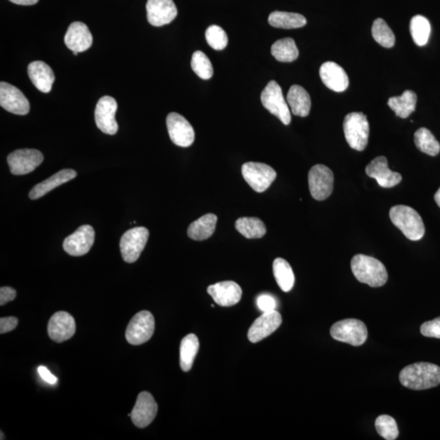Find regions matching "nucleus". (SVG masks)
<instances>
[{
  "label": "nucleus",
  "mask_w": 440,
  "mask_h": 440,
  "mask_svg": "<svg viewBox=\"0 0 440 440\" xmlns=\"http://www.w3.org/2000/svg\"><path fill=\"white\" fill-rule=\"evenodd\" d=\"M271 53L281 62H292L298 58V49L295 40L291 38L277 40L272 45Z\"/></svg>",
  "instance_id": "obj_33"
},
{
  "label": "nucleus",
  "mask_w": 440,
  "mask_h": 440,
  "mask_svg": "<svg viewBox=\"0 0 440 440\" xmlns=\"http://www.w3.org/2000/svg\"><path fill=\"white\" fill-rule=\"evenodd\" d=\"M269 23L280 29H297L305 27L307 19L301 14L276 11L269 15Z\"/></svg>",
  "instance_id": "obj_31"
},
{
  "label": "nucleus",
  "mask_w": 440,
  "mask_h": 440,
  "mask_svg": "<svg viewBox=\"0 0 440 440\" xmlns=\"http://www.w3.org/2000/svg\"><path fill=\"white\" fill-rule=\"evenodd\" d=\"M0 105L10 113L27 115L29 112V102L18 88L8 83L0 84Z\"/></svg>",
  "instance_id": "obj_15"
},
{
  "label": "nucleus",
  "mask_w": 440,
  "mask_h": 440,
  "mask_svg": "<svg viewBox=\"0 0 440 440\" xmlns=\"http://www.w3.org/2000/svg\"><path fill=\"white\" fill-rule=\"evenodd\" d=\"M421 333L425 337L440 340V316L423 323L421 326Z\"/></svg>",
  "instance_id": "obj_40"
},
{
  "label": "nucleus",
  "mask_w": 440,
  "mask_h": 440,
  "mask_svg": "<svg viewBox=\"0 0 440 440\" xmlns=\"http://www.w3.org/2000/svg\"><path fill=\"white\" fill-rule=\"evenodd\" d=\"M375 427L379 436L387 440H394L399 436L397 423L391 416H379L375 421Z\"/></svg>",
  "instance_id": "obj_38"
},
{
  "label": "nucleus",
  "mask_w": 440,
  "mask_h": 440,
  "mask_svg": "<svg viewBox=\"0 0 440 440\" xmlns=\"http://www.w3.org/2000/svg\"><path fill=\"white\" fill-rule=\"evenodd\" d=\"M282 323V317L276 310L264 312L252 324L248 331V340L255 343L265 340L274 333Z\"/></svg>",
  "instance_id": "obj_18"
},
{
  "label": "nucleus",
  "mask_w": 440,
  "mask_h": 440,
  "mask_svg": "<svg viewBox=\"0 0 440 440\" xmlns=\"http://www.w3.org/2000/svg\"><path fill=\"white\" fill-rule=\"evenodd\" d=\"M372 34L375 41L386 48H391L396 42V37L390 27L382 18L374 21L372 27Z\"/></svg>",
  "instance_id": "obj_36"
},
{
  "label": "nucleus",
  "mask_w": 440,
  "mask_h": 440,
  "mask_svg": "<svg viewBox=\"0 0 440 440\" xmlns=\"http://www.w3.org/2000/svg\"><path fill=\"white\" fill-rule=\"evenodd\" d=\"M149 232L145 227H134L121 237L120 251L123 259L128 264L138 260L148 241Z\"/></svg>",
  "instance_id": "obj_8"
},
{
  "label": "nucleus",
  "mask_w": 440,
  "mask_h": 440,
  "mask_svg": "<svg viewBox=\"0 0 440 440\" xmlns=\"http://www.w3.org/2000/svg\"><path fill=\"white\" fill-rule=\"evenodd\" d=\"M431 32V24H429L427 18L421 16V15H417L412 18L411 33L414 43L418 46L422 47L427 44Z\"/></svg>",
  "instance_id": "obj_35"
},
{
  "label": "nucleus",
  "mask_w": 440,
  "mask_h": 440,
  "mask_svg": "<svg viewBox=\"0 0 440 440\" xmlns=\"http://www.w3.org/2000/svg\"><path fill=\"white\" fill-rule=\"evenodd\" d=\"M235 227L247 239H261L267 232L264 222L254 217L252 218L244 217L237 220L235 222Z\"/></svg>",
  "instance_id": "obj_32"
},
{
  "label": "nucleus",
  "mask_w": 440,
  "mask_h": 440,
  "mask_svg": "<svg viewBox=\"0 0 440 440\" xmlns=\"http://www.w3.org/2000/svg\"><path fill=\"white\" fill-rule=\"evenodd\" d=\"M28 74L34 87L40 92H51L55 82V74L48 65L40 60L33 62L29 65Z\"/></svg>",
  "instance_id": "obj_24"
},
{
  "label": "nucleus",
  "mask_w": 440,
  "mask_h": 440,
  "mask_svg": "<svg viewBox=\"0 0 440 440\" xmlns=\"http://www.w3.org/2000/svg\"><path fill=\"white\" fill-rule=\"evenodd\" d=\"M155 331L154 317L148 311L140 312L131 319L126 331V340L138 346L148 342Z\"/></svg>",
  "instance_id": "obj_9"
},
{
  "label": "nucleus",
  "mask_w": 440,
  "mask_h": 440,
  "mask_svg": "<svg viewBox=\"0 0 440 440\" xmlns=\"http://www.w3.org/2000/svg\"><path fill=\"white\" fill-rule=\"evenodd\" d=\"M76 176H77V172L72 169L60 171L58 173L51 176L50 178L35 185L32 190L29 192V197L32 200L39 199L40 197L46 195L50 191L58 188L60 185L67 183L69 180L74 179Z\"/></svg>",
  "instance_id": "obj_25"
},
{
  "label": "nucleus",
  "mask_w": 440,
  "mask_h": 440,
  "mask_svg": "<svg viewBox=\"0 0 440 440\" xmlns=\"http://www.w3.org/2000/svg\"><path fill=\"white\" fill-rule=\"evenodd\" d=\"M333 174L325 165L312 166L308 173V185L313 199L324 201L328 199L333 190Z\"/></svg>",
  "instance_id": "obj_10"
},
{
  "label": "nucleus",
  "mask_w": 440,
  "mask_h": 440,
  "mask_svg": "<svg viewBox=\"0 0 440 440\" xmlns=\"http://www.w3.org/2000/svg\"><path fill=\"white\" fill-rule=\"evenodd\" d=\"M273 274L277 285L284 292H290L295 285V274L289 262L281 258H277L273 262Z\"/></svg>",
  "instance_id": "obj_30"
},
{
  "label": "nucleus",
  "mask_w": 440,
  "mask_h": 440,
  "mask_svg": "<svg viewBox=\"0 0 440 440\" xmlns=\"http://www.w3.org/2000/svg\"><path fill=\"white\" fill-rule=\"evenodd\" d=\"M73 53H74V55H77L79 54V53H77V52H73Z\"/></svg>",
  "instance_id": "obj_48"
},
{
  "label": "nucleus",
  "mask_w": 440,
  "mask_h": 440,
  "mask_svg": "<svg viewBox=\"0 0 440 440\" xmlns=\"http://www.w3.org/2000/svg\"><path fill=\"white\" fill-rule=\"evenodd\" d=\"M257 305L262 312H267L275 310L276 302L271 295H262L258 298Z\"/></svg>",
  "instance_id": "obj_41"
},
{
  "label": "nucleus",
  "mask_w": 440,
  "mask_h": 440,
  "mask_svg": "<svg viewBox=\"0 0 440 440\" xmlns=\"http://www.w3.org/2000/svg\"><path fill=\"white\" fill-rule=\"evenodd\" d=\"M434 201H436L437 205L440 207V188L434 194Z\"/></svg>",
  "instance_id": "obj_46"
},
{
  "label": "nucleus",
  "mask_w": 440,
  "mask_h": 440,
  "mask_svg": "<svg viewBox=\"0 0 440 440\" xmlns=\"http://www.w3.org/2000/svg\"><path fill=\"white\" fill-rule=\"evenodd\" d=\"M393 225L401 230L408 239L419 241L425 235V226L422 217L411 206H394L390 210Z\"/></svg>",
  "instance_id": "obj_3"
},
{
  "label": "nucleus",
  "mask_w": 440,
  "mask_h": 440,
  "mask_svg": "<svg viewBox=\"0 0 440 440\" xmlns=\"http://www.w3.org/2000/svg\"><path fill=\"white\" fill-rule=\"evenodd\" d=\"M9 1L18 5H25V6H28V5L37 4L39 0H9Z\"/></svg>",
  "instance_id": "obj_45"
},
{
  "label": "nucleus",
  "mask_w": 440,
  "mask_h": 440,
  "mask_svg": "<svg viewBox=\"0 0 440 440\" xmlns=\"http://www.w3.org/2000/svg\"><path fill=\"white\" fill-rule=\"evenodd\" d=\"M170 138L175 145L187 148L194 144L195 131L184 116L177 113H171L166 118Z\"/></svg>",
  "instance_id": "obj_12"
},
{
  "label": "nucleus",
  "mask_w": 440,
  "mask_h": 440,
  "mask_svg": "<svg viewBox=\"0 0 440 440\" xmlns=\"http://www.w3.org/2000/svg\"><path fill=\"white\" fill-rule=\"evenodd\" d=\"M343 131L349 145L357 151L365 150L369 135L367 116L361 112L348 114L343 122Z\"/></svg>",
  "instance_id": "obj_4"
},
{
  "label": "nucleus",
  "mask_w": 440,
  "mask_h": 440,
  "mask_svg": "<svg viewBox=\"0 0 440 440\" xmlns=\"http://www.w3.org/2000/svg\"><path fill=\"white\" fill-rule=\"evenodd\" d=\"M93 42V35L87 25L83 22H73L65 35V44L72 52H85L92 47Z\"/></svg>",
  "instance_id": "obj_22"
},
{
  "label": "nucleus",
  "mask_w": 440,
  "mask_h": 440,
  "mask_svg": "<svg viewBox=\"0 0 440 440\" xmlns=\"http://www.w3.org/2000/svg\"><path fill=\"white\" fill-rule=\"evenodd\" d=\"M191 67L194 72L201 79H210L213 76L214 69L211 60L201 51H196L193 54Z\"/></svg>",
  "instance_id": "obj_37"
},
{
  "label": "nucleus",
  "mask_w": 440,
  "mask_h": 440,
  "mask_svg": "<svg viewBox=\"0 0 440 440\" xmlns=\"http://www.w3.org/2000/svg\"><path fill=\"white\" fill-rule=\"evenodd\" d=\"M331 335L337 341L350 344L354 347L363 345L368 338V330L365 323L357 319H345L333 324Z\"/></svg>",
  "instance_id": "obj_5"
},
{
  "label": "nucleus",
  "mask_w": 440,
  "mask_h": 440,
  "mask_svg": "<svg viewBox=\"0 0 440 440\" xmlns=\"http://www.w3.org/2000/svg\"><path fill=\"white\" fill-rule=\"evenodd\" d=\"M146 10L149 24L156 27L170 24L178 14L173 0H148Z\"/></svg>",
  "instance_id": "obj_17"
},
{
  "label": "nucleus",
  "mask_w": 440,
  "mask_h": 440,
  "mask_svg": "<svg viewBox=\"0 0 440 440\" xmlns=\"http://www.w3.org/2000/svg\"><path fill=\"white\" fill-rule=\"evenodd\" d=\"M287 103L291 112L300 117H307L310 113L312 101L309 94L300 85H293L287 94Z\"/></svg>",
  "instance_id": "obj_26"
},
{
  "label": "nucleus",
  "mask_w": 440,
  "mask_h": 440,
  "mask_svg": "<svg viewBox=\"0 0 440 440\" xmlns=\"http://www.w3.org/2000/svg\"><path fill=\"white\" fill-rule=\"evenodd\" d=\"M17 297V291L12 287L4 286L0 289V305L4 306L8 302L15 300Z\"/></svg>",
  "instance_id": "obj_43"
},
{
  "label": "nucleus",
  "mask_w": 440,
  "mask_h": 440,
  "mask_svg": "<svg viewBox=\"0 0 440 440\" xmlns=\"http://www.w3.org/2000/svg\"><path fill=\"white\" fill-rule=\"evenodd\" d=\"M351 267L356 279L369 286L376 288L386 284L387 271L382 262L365 255H356L352 258Z\"/></svg>",
  "instance_id": "obj_2"
},
{
  "label": "nucleus",
  "mask_w": 440,
  "mask_h": 440,
  "mask_svg": "<svg viewBox=\"0 0 440 440\" xmlns=\"http://www.w3.org/2000/svg\"><path fill=\"white\" fill-rule=\"evenodd\" d=\"M44 155L37 149H22L13 152L8 156L10 171L15 175L30 173L43 163Z\"/></svg>",
  "instance_id": "obj_11"
},
{
  "label": "nucleus",
  "mask_w": 440,
  "mask_h": 440,
  "mask_svg": "<svg viewBox=\"0 0 440 440\" xmlns=\"http://www.w3.org/2000/svg\"><path fill=\"white\" fill-rule=\"evenodd\" d=\"M18 325V319L14 316L3 317L0 319V333H8L15 330Z\"/></svg>",
  "instance_id": "obj_42"
},
{
  "label": "nucleus",
  "mask_w": 440,
  "mask_h": 440,
  "mask_svg": "<svg viewBox=\"0 0 440 440\" xmlns=\"http://www.w3.org/2000/svg\"><path fill=\"white\" fill-rule=\"evenodd\" d=\"M95 231L90 225H82L65 239L63 248L72 256H82L89 252L94 244Z\"/></svg>",
  "instance_id": "obj_14"
},
{
  "label": "nucleus",
  "mask_w": 440,
  "mask_h": 440,
  "mask_svg": "<svg viewBox=\"0 0 440 440\" xmlns=\"http://www.w3.org/2000/svg\"><path fill=\"white\" fill-rule=\"evenodd\" d=\"M218 217L214 214H206L192 222L188 229L189 239L194 241H204L214 234Z\"/></svg>",
  "instance_id": "obj_27"
},
{
  "label": "nucleus",
  "mask_w": 440,
  "mask_h": 440,
  "mask_svg": "<svg viewBox=\"0 0 440 440\" xmlns=\"http://www.w3.org/2000/svg\"><path fill=\"white\" fill-rule=\"evenodd\" d=\"M0 439H1V440L5 439L2 432H1V438H0Z\"/></svg>",
  "instance_id": "obj_47"
},
{
  "label": "nucleus",
  "mask_w": 440,
  "mask_h": 440,
  "mask_svg": "<svg viewBox=\"0 0 440 440\" xmlns=\"http://www.w3.org/2000/svg\"><path fill=\"white\" fill-rule=\"evenodd\" d=\"M417 100L416 93L413 91L407 90L401 97H393L389 99L388 105L398 117L407 119L415 111Z\"/></svg>",
  "instance_id": "obj_28"
},
{
  "label": "nucleus",
  "mask_w": 440,
  "mask_h": 440,
  "mask_svg": "<svg viewBox=\"0 0 440 440\" xmlns=\"http://www.w3.org/2000/svg\"><path fill=\"white\" fill-rule=\"evenodd\" d=\"M76 331L74 317L68 312H58L51 317L48 333L51 340L55 342H63L72 338Z\"/></svg>",
  "instance_id": "obj_19"
},
{
  "label": "nucleus",
  "mask_w": 440,
  "mask_h": 440,
  "mask_svg": "<svg viewBox=\"0 0 440 440\" xmlns=\"http://www.w3.org/2000/svg\"><path fill=\"white\" fill-rule=\"evenodd\" d=\"M320 76L323 84L333 92L342 93L348 88V76L345 70L335 62L324 63L320 69Z\"/></svg>",
  "instance_id": "obj_23"
},
{
  "label": "nucleus",
  "mask_w": 440,
  "mask_h": 440,
  "mask_svg": "<svg viewBox=\"0 0 440 440\" xmlns=\"http://www.w3.org/2000/svg\"><path fill=\"white\" fill-rule=\"evenodd\" d=\"M414 142L417 148L429 156H436L440 152V145L428 129L422 128L414 134Z\"/></svg>",
  "instance_id": "obj_34"
},
{
  "label": "nucleus",
  "mask_w": 440,
  "mask_h": 440,
  "mask_svg": "<svg viewBox=\"0 0 440 440\" xmlns=\"http://www.w3.org/2000/svg\"><path fill=\"white\" fill-rule=\"evenodd\" d=\"M207 292L217 305L232 307L237 305L242 296L241 288L236 282L226 281L216 283L207 288Z\"/></svg>",
  "instance_id": "obj_21"
},
{
  "label": "nucleus",
  "mask_w": 440,
  "mask_h": 440,
  "mask_svg": "<svg viewBox=\"0 0 440 440\" xmlns=\"http://www.w3.org/2000/svg\"><path fill=\"white\" fill-rule=\"evenodd\" d=\"M366 174L371 178L375 179L382 188H392L401 183L402 180L401 174L388 168L387 159L384 156L374 159L366 166Z\"/></svg>",
  "instance_id": "obj_20"
},
{
  "label": "nucleus",
  "mask_w": 440,
  "mask_h": 440,
  "mask_svg": "<svg viewBox=\"0 0 440 440\" xmlns=\"http://www.w3.org/2000/svg\"><path fill=\"white\" fill-rule=\"evenodd\" d=\"M199 347V338L194 333H190L182 340L180 348V364L182 371L189 372L193 367Z\"/></svg>",
  "instance_id": "obj_29"
},
{
  "label": "nucleus",
  "mask_w": 440,
  "mask_h": 440,
  "mask_svg": "<svg viewBox=\"0 0 440 440\" xmlns=\"http://www.w3.org/2000/svg\"><path fill=\"white\" fill-rule=\"evenodd\" d=\"M38 372L40 377H41L44 381L49 384H52V385L58 382V378L55 377L53 374L51 373V372L46 367L39 366L38 368Z\"/></svg>",
  "instance_id": "obj_44"
},
{
  "label": "nucleus",
  "mask_w": 440,
  "mask_h": 440,
  "mask_svg": "<svg viewBox=\"0 0 440 440\" xmlns=\"http://www.w3.org/2000/svg\"><path fill=\"white\" fill-rule=\"evenodd\" d=\"M117 109V101L114 98L105 95L99 100L95 110V120L98 128L105 134L118 133L119 125L115 119Z\"/></svg>",
  "instance_id": "obj_13"
},
{
  "label": "nucleus",
  "mask_w": 440,
  "mask_h": 440,
  "mask_svg": "<svg viewBox=\"0 0 440 440\" xmlns=\"http://www.w3.org/2000/svg\"><path fill=\"white\" fill-rule=\"evenodd\" d=\"M261 102L264 107L276 116L285 125L291 122V114L287 101L283 95L281 88L276 81H270L261 93Z\"/></svg>",
  "instance_id": "obj_6"
},
{
  "label": "nucleus",
  "mask_w": 440,
  "mask_h": 440,
  "mask_svg": "<svg viewBox=\"0 0 440 440\" xmlns=\"http://www.w3.org/2000/svg\"><path fill=\"white\" fill-rule=\"evenodd\" d=\"M244 178L257 193H264L276 178V172L270 166L249 161L242 166Z\"/></svg>",
  "instance_id": "obj_7"
},
{
  "label": "nucleus",
  "mask_w": 440,
  "mask_h": 440,
  "mask_svg": "<svg viewBox=\"0 0 440 440\" xmlns=\"http://www.w3.org/2000/svg\"><path fill=\"white\" fill-rule=\"evenodd\" d=\"M402 385L411 390H427L440 384V367L432 363L418 362L404 368L399 373Z\"/></svg>",
  "instance_id": "obj_1"
},
{
  "label": "nucleus",
  "mask_w": 440,
  "mask_h": 440,
  "mask_svg": "<svg viewBox=\"0 0 440 440\" xmlns=\"http://www.w3.org/2000/svg\"><path fill=\"white\" fill-rule=\"evenodd\" d=\"M158 413L156 404L153 396L149 392L139 394L135 407L131 411V418L135 427L145 428L153 422Z\"/></svg>",
  "instance_id": "obj_16"
},
{
  "label": "nucleus",
  "mask_w": 440,
  "mask_h": 440,
  "mask_svg": "<svg viewBox=\"0 0 440 440\" xmlns=\"http://www.w3.org/2000/svg\"><path fill=\"white\" fill-rule=\"evenodd\" d=\"M206 39L207 44L215 50L225 49L229 43V39L225 30L216 25H211L207 28Z\"/></svg>",
  "instance_id": "obj_39"
}]
</instances>
